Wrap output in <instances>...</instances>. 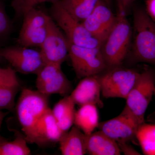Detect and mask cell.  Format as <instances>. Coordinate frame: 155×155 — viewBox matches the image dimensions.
<instances>
[{
  "label": "cell",
  "instance_id": "obj_1",
  "mask_svg": "<svg viewBox=\"0 0 155 155\" xmlns=\"http://www.w3.org/2000/svg\"><path fill=\"white\" fill-rule=\"evenodd\" d=\"M132 38V28L126 14L118 13L114 26L100 47L107 68L121 66L127 57Z\"/></svg>",
  "mask_w": 155,
  "mask_h": 155
},
{
  "label": "cell",
  "instance_id": "obj_2",
  "mask_svg": "<svg viewBox=\"0 0 155 155\" xmlns=\"http://www.w3.org/2000/svg\"><path fill=\"white\" fill-rule=\"evenodd\" d=\"M132 28V60L155 65V22L144 9L134 11Z\"/></svg>",
  "mask_w": 155,
  "mask_h": 155
},
{
  "label": "cell",
  "instance_id": "obj_3",
  "mask_svg": "<svg viewBox=\"0 0 155 155\" xmlns=\"http://www.w3.org/2000/svg\"><path fill=\"white\" fill-rule=\"evenodd\" d=\"M51 12L52 18L69 43L84 47H101V43L92 36L82 22L75 19L64 8L60 1L52 4Z\"/></svg>",
  "mask_w": 155,
  "mask_h": 155
},
{
  "label": "cell",
  "instance_id": "obj_4",
  "mask_svg": "<svg viewBox=\"0 0 155 155\" xmlns=\"http://www.w3.org/2000/svg\"><path fill=\"white\" fill-rule=\"evenodd\" d=\"M48 97L37 90H22L17 101L16 112L24 136L28 135L38 120L50 108Z\"/></svg>",
  "mask_w": 155,
  "mask_h": 155
},
{
  "label": "cell",
  "instance_id": "obj_5",
  "mask_svg": "<svg viewBox=\"0 0 155 155\" xmlns=\"http://www.w3.org/2000/svg\"><path fill=\"white\" fill-rule=\"evenodd\" d=\"M155 76L152 71L140 73L126 98L124 110L130 114L139 125L144 123V116L155 88Z\"/></svg>",
  "mask_w": 155,
  "mask_h": 155
},
{
  "label": "cell",
  "instance_id": "obj_6",
  "mask_svg": "<svg viewBox=\"0 0 155 155\" xmlns=\"http://www.w3.org/2000/svg\"><path fill=\"white\" fill-rule=\"evenodd\" d=\"M22 17L17 42L22 46L40 47L47 34L51 17L36 7L27 11Z\"/></svg>",
  "mask_w": 155,
  "mask_h": 155
},
{
  "label": "cell",
  "instance_id": "obj_7",
  "mask_svg": "<svg viewBox=\"0 0 155 155\" xmlns=\"http://www.w3.org/2000/svg\"><path fill=\"white\" fill-rule=\"evenodd\" d=\"M69 43V57L78 78L97 75L107 68L100 47H84Z\"/></svg>",
  "mask_w": 155,
  "mask_h": 155
},
{
  "label": "cell",
  "instance_id": "obj_8",
  "mask_svg": "<svg viewBox=\"0 0 155 155\" xmlns=\"http://www.w3.org/2000/svg\"><path fill=\"white\" fill-rule=\"evenodd\" d=\"M140 74L134 69L120 67L110 69L105 74L99 76L102 95L106 98L125 99Z\"/></svg>",
  "mask_w": 155,
  "mask_h": 155
},
{
  "label": "cell",
  "instance_id": "obj_9",
  "mask_svg": "<svg viewBox=\"0 0 155 155\" xmlns=\"http://www.w3.org/2000/svg\"><path fill=\"white\" fill-rule=\"evenodd\" d=\"M0 55L10 63L14 70L23 74H35L45 64L40 51L31 48L8 47L0 49Z\"/></svg>",
  "mask_w": 155,
  "mask_h": 155
},
{
  "label": "cell",
  "instance_id": "obj_10",
  "mask_svg": "<svg viewBox=\"0 0 155 155\" xmlns=\"http://www.w3.org/2000/svg\"><path fill=\"white\" fill-rule=\"evenodd\" d=\"M62 65L58 64H45L37 74V90L48 96L58 94L66 96L71 94V82L62 71Z\"/></svg>",
  "mask_w": 155,
  "mask_h": 155
},
{
  "label": "cell",
  "instance_id": "obj_11",
  "mask_svg": "<svg viewBox=\"0 0 155 155\" xmlns=\"http://www.w3.org/2000/svg\"><path fill=\"white\" fill-rule=\"evenodd\" d=\"M40 48L45 64L62 65L69 56V41L52 17L49 23L47 34Z\"/></svg>",
  "mask_w": 155,
  "mask_h": 155
},
{
  "label": "cell",
  "instance_id": "obj_12",
  "mask_svg": "<svg viewBox=\"0 0 155 155\" xmlns=\"http://www.w3.org/2000/svg\"><path fill=\"white\" fill-rule=\"evenodd\" d=\"M116 16L104 0H99L90 14L82 21L92 36L102 43L116 22Z\"/></svg>",
  "mask_w": 155,
  "mask_h": 155
},
{
  "label": "cell",
  "instance_id": "obj_13",
  "mask_svg": "<svg viewBox=\"0 0 155 155\" xmlns=\"http://www.w3.org/2000/svg\"><path fill=\"white\" fill-rule=\"evenodd\" d=\"M64 133L49 108L25 137L29 143L43 146L59 142Z\"/></svg>",
  "mask_w": 155,
  "mask_h": 155
},
{
  "label": "cell",
  "instance_id": "obj_14",
  "mask_svg": "<svg viewBox=\"0 0 155 155\" xmlns=\"http://www.w3.org/2000/svg\"><path fill=\"white\" fill-rule=\"evenodd\" d=\"M140 125L133 116L123 109L119 116L101 122L98 127L117 143L127 142L136 137Z\"/></svg>",
  "mask_w": 155,
  "mask_h": 155
},
{
  "label": "cell",
  "instance_id": "obj_15",
  "mask_svg": "<svg viewBox=\"0 0 155 155\" xmlns=\"http://www.w3.org/2000/svg\"><path fill=\"white\" fill-rule=\"evenodd\" d=\"M101 84L97 75L83 78L70 95L75 104L81 106L87 104L102 108L104 103L101 99Z\"/></svg>",
  "mask_w": 155,
  "mask_h": 155
},
{
  "label": "cell",
  "instance_id": "obj_16",
  "mask_svg": "<svg viewBox=\"0 0 155 155\" xmlns=\"http://www.w3.org/2000/svg\"><path fill=\"white\" fill-rule=\"evenodd\" d=\"M86 146L87 153L90 155H119L121 154L117 142L101 130L86 135Z\"/></svg>",
  "mask_w": 155,
  "mask_h": 155
},
{
  "label": "cell",
  "instance_id": "obj_17",
  "mask_svg": "<svg viewBox=\"0 0 155 155\" xmlns=\"http://www.w3.org/2000/svg\"><path fill=\"white\" fill-rule=\"evenodd\" d=\"M86 135L73 125L65 132L59 141L60 150L64 155H84L87 153Z\"/></svg>",
  "mask_w": 155,
  "mask_h": 155
},
{
  "label": "cell",
  "instance_id": "obj_18",
  "mask_svg": "<svg viewBox=\"0 0 155 155\" xmlns=\"http://www.w3.org/2000/svg\"><path fill=\"white\" fill-rule=\"evenodd\" d=\"M75 105L70 95H68L60 100L51 109L59 127L64 133L74 125Z\"/></svg>",
  "mask_w": 155,
  "mask_h": 155
},
{
  "label": "cell",
  "instance_id": "obj_19",
  "mask_svg": "<svg viewBox=\"0 0 155 155\" xmlns=\"http://www.w3.org/2000/svg\"><path fill=\"white\" fill-rule=\"evenodd\" d=\"M99 124L98 111L97 107L95 105H84L80 106V108L76 111L74 125L79 128L85 135L93 133Z\"/></svg>",
  "mask_w": 155,
  "mask_h": 155
},
{
  "label": "cell",
  "instance_id": "obj_20",
  "mask_svg": "<svg viewBox=\"0 0 155 155\" xmlns=\"http://www.w3.org/2000/svg\"><path fill=\"white\" fill-rule=\"evenodd\" d=\"M99 0H60L64 8L75 19L82 22L90 14Z\"/></svg>",
  "mask_w": 155,
  "mask_h": 155
},
{
  "label": "cell",
  "instance_id": "obj_21",
  "mask_svg": "<svg viewBox=\"0 0 155 155\" xmlns=\"http://www.w3.org/2000/svg\"><path fill=\"white\" fill-rule=\"evenodd\" d=\"M136 137L144 155H155V124H142L139 126Z\"/></svg>",
  "mask_w": 155,
  "mask_h": 155
},
{
  "label": "cell",
  "instance_id": "obj_22",
  "mask_svg": "<svg viewBox=\"0 0 155 155\" xmlns=\"http://www.w3.org/2000/svg\"><path fill=\"white\" fill-rule=\"evenodd\" d=\"M25 136L17 135L12 141L0 143V155H29L31 154Z\"/></svg>",
  "mask_w": 155,
  "mask_h": 155
},
{
  "label": "cell",
  "instance_id": "obj_23",
  "mask_svg": "<svg viewBox=\"0 0 155 155\" xmlns=\"http://www.w3.org/2000/svg\"><path fill=\"white\" fill-rule=\"evenodd\" d=\"M20 85L0 84V110L11 111L15 106L16 95Z\"/></svg>",
  "mask_w": 155,
  "mask_h": 155
},
{
  "label": "cell",
  "instance_id": "obj_24",
  "mask_svg": "<svg viewBox=\"0 0 155 155\" xmlns=\"http://www.w3.org/2000/svg\"><path fill=\"white\" fill-rule=\"evenodd\" d=\"M60 0H12L11 6L15 13V17L19 18L23 17L27 11L36 8L38 5L46 2L52 4Z\"/></svg>",
  "mask_w": 155,
  "mask_h": 155
},
{
  "label": "cell",
  "instance_id": "obj_25",
  "mask_svg": "<svg viewBox=\"0 0 155 155\" xmlns=\"http://www.w3.org/2000/svg\"><path fill=\"white\" fill-rule=\"evenodd\" d=\"M12 29V23L5 5L0 0V38L9 35Z\"/></svg>",
  "mask_w": 155,
  "mask_h": 155
},
{
  "label": "cell",
  "instance_id": "obj_26",
  "mask_svg": "<svg viewBox=\"0 0 155 155\" xmlns=\"http://www.w3.org/2000/svg\"><path fill=\"white\" fill-rule=\"evenodd\" d=\"M0 84L20 85L16 71L11 67L0 68Z\"/></svg>",
  "mask_w": 155,
  "mask_h": 155
},
{
  "label": "cell",
  "instance_id": "obj_27",
  "mask_svg": "<svg viewBox=\"0 0 155 155\" xmlns=\"http://www.w3.org/2000/svg\"><path fill=\"white\" fill-rule=\"evenodd\" d=\"M127 142L117 143L121 153L126 155H141L133 147L127 144Z\"/></svg>",
  "mask_w": 155,
  "mask_h": 155
},
{
  "label": "cell",
  "instance_id": "obj_28",
  "mask_svg": "<svg viewBox=\"0 0 155 155\" xmlns=\"http://www.w3.org/2000/svg\"><path fill=\"white\" fill-rule=\"evenodd\" d=\"M145 11L150 19L155 22V0H145Z\"/></svg>",
  "mask_w": 155,
  "mask_h": 155
},
{
  "label": "cell",
  "instance_id": "obj_29",
  "mask_svg": "<svg viewBox=\"0 0 155 155\" xmlns=\"http://www.w3.org/2000/svg\"><path fill=\"white\" fill-rule=\"evenodd\" d=\"M135 0H119L117 4L118 13L126 14L127 11Z\"/></svg>",
  "mask_w": 155,
  "mask_h": 155
},
{
  "label": "cell",
  "instance_id": "obj_30",
  "mask_svg": "<svg viewBox=\"0 0 155 155\" xmlns=\"http://www.w3.org/2000/svg\"><path fill=\"white\" fill-rule=\"evenodd\" d=\"M8 114V112H4L2 110H0V130H1L3 121L6 116Z\"/></svg>",
  "mask_w": 155,
  "mask_h": 155
},
{
  "label": "cell",
  "instance_id": "obj_31",
  "mask_svg": "<svg viewBox=\"0 0 155 155\" xmlns=\"http://www.w3.org/2000/svg\"><path fill=\"white\" fill-rule=\"evenodd\" d=\"M105 2L107 3L109 7H110L111 5V3H112V0H104Z\"/></svg>",
  "mask_w": 155,
  "mask_h": 155
},
{
  "label": "cell",
  "instance_id": "obj_32",
  "mask_svg": "<svg viewBox=\"0 0 155 155\" xmlns=\"http://www.w3.org/2000/svg\"><path fill=\"white\" fill-rule=\"evenodd\" d=\"M6 140H7V139L3 137L2 135H0V143L2 142L5 141Z\"/></svg>",
  "mask_w": 155,
  "mask_h": 155
},
{
  "label": "cell",
  "instance_id": "obj_33",
  "mask_svg": "<svg viewBox=\"0 0 155 155\" xmlns=\"http://www.w3.org/2000/svg\"><path fill=\"white\" fill-rule=\"evenodd\" d=\"M2 60H3V58H2V57H1V55H0V62H1Z\"/></svg>",
  "mask_w": 155,
  "mask_h": 155
},
{
  "label": "cell",
  "instance_id": "obj_34",
  "mask_svg": "<svg viewBox=\"0 0 155 155\" xmlns=\"http://www.w3.org/2000/svg\"><path fill=\"white\" fill-rule=\"evenodd\" d=\"M119 0H117V4H118V3H119Z\"/></svg>",
  "mask_w": 155,
  "mask_h": 155
},
{
  "label": "cell",
  "instance_id": "obj_35",
  "mask_svg": "<svg viewBox=\"0 0 155 155\" xmlns=\"http://www.w3.org/2000/svg\"><path fill=\"white\" fill-rule=\"evenodd\" d=\"M154 94H155V90H154Z\"/></svg>",
  "mask_w": 155,
  "mask_h": 155
}]
</instances>
